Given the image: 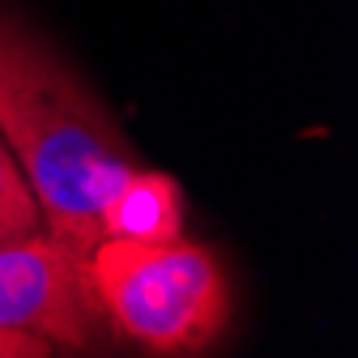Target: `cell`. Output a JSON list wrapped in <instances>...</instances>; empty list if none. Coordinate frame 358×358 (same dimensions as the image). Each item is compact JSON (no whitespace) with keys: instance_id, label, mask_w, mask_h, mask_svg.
I'll list each match as a JSON object with an SVG mask.
<instances>
[{"instance_id":"2","label":"cell","mask_w":358,"mask_h":358,"mask_svg":"<svg viewBox=\"0 0 358 358\" xmlns=\"http://www.w3.org/2000/svg\"><path fill=\"white\" fill-rule=\"evenodd\" d=\"M99 324L150 358H196L231 320V286L192 239H103L85 256Z\"/></svg>"},{"instance_id":"5","label":"cell","mask_w":358,"mask_h":358,"mask_svg":"<svg viewBox=\"0 0 358 358\" xmlns=\"http://www.w3.org/2000/svg\"><path fill=\"white\" fill-rule=\"evenodd\" d=\"M43 231V217L34 209V196L26 188V179L17 171V162L9 158L5 141H0V243L13 239H30Z\"/></svg>"},{"instance_id":"1","label":"cell","mask_w":358,"mask_h":358,"mask_svg":"<svg viewBox=\"0 0 358 358\" xmlns=\"http://www.w3.org/2000/svg\"><path fill=\"white\" fill-rule=\"evenodd\" d=\"M0 141L17 162L43 231L77 256L103 243V205L137 166L124 132L69 60L0 5Z\"/></svg>"},{"instance_id":"3","label":"cell","mask_w":358,"mask_h":358,"mask_svg":"<svg viewBox=\"0 0 358 358\" xmlns=\"http://www.w3.org/2000/svg\"><path fill=\"white\" fill-rule=\"evenodd\" d=\"M0 329L43 337L56 354L99 350V311L90 299L85 256L48 231L0 243Z\"/></svg>"},{"instance_id":"6","label":"cell","mask_w":358,"mask_h":358,"mask_svg":"<svg viewBox=\"0 0 358 358\" xmlns=\"http://www.w3.org/2000/svg\"><path fill=\"white\" fill-rule=\"evenodd\" d=\"M0 358H56V350L43 337H34V333L0 329Z\"/></svg>"},{"instance_id":"4","label":"cell","mask_w":358,"mask_h":358,"mask_svg":"<svg viewBox=\"0 0 358 358\" xmlns=\"http://www.w3.org/2000/svg\"><path fill=\"white\" fill-rule=\"evenodd\" d=\"M103 239L162 243L184 235V192L171 175L132 166L103 205Z\"/></svg>"}]
</instances>
